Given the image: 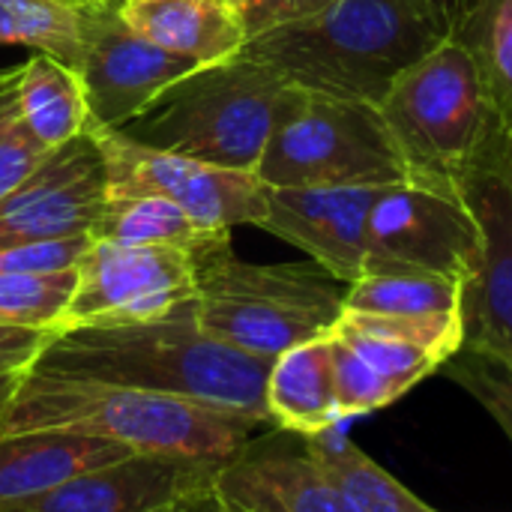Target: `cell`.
<instances>
[{"mask_svg":"<svg viewBox=\"0 0 512 512\" xmlns=\"http://www.w3.org/2000/svg\"><path fill=\"white\" fill-rule=\"evenodd\" d=\"M270 366L207 336L189 300L153 321L54 330L30 372L177 396L273 426L264 396Z\"/></svg>","mask_w":512,"mask_h":512,"instance_id":"1","label":"cell"},{"mask_svg":"<svg viewBox=\"0 0 512 512\" xmlns=\"http://www.w3.org/2000/svg\"><path fill=\"white\" fill-rule=\"evenodd\" d=\"M267 429L273 426L177 396L39 372H24L15 396L0 411V435L75 432L144 456L204 462L234 459Z\"/></svg>","mask_w":512,"mask_h":512,"instance_id":"2","label":"cell"},{"mask_svg":"<svg viewBox=\"0 0 512 512\" xmlns=\"http://www.w3.org/2000/svg\"><path fill=\"white\" fill-rule=\"evenodd\" d=\"M441 39L414 0H339L318 18L249 36L240 54L288 84L378 105L396 75Z\"/></svg>","mask_w":512,"mask_h":512,"instance_id":"3","label":"cell"},{"mask_svg":"<svg viewBox=\"0 0 512 512\" xmlns=\"http://www.w3.org/2000/svg\"><path fill=\"white\" fill-rule=\"evenodd\" d=\"M195 312L207 336L276 360L288 348L330 336L345 315L348 285L315 261L252 264L234 255L231 234L195 252Z\"/></svg>","mask_w":512,"mask_h":512,"instance_id":"4","label":"cell"},{"mask_svg":"<svg viewBox=\"0 0 512 512\" xmlns=\"http://www.w3.org/2000/svg\"><path fill=\"white\" fill-rule=\"evenodd\" d=\"M411 183L462 192L468 174L504 129L474 51L441 39L405 66L378 102Z\"/></svg>","mask_w":512,"mask_h":512,"instance_id":"5","label":"cell"},{"mask_svg":"<svg viewBox=\"0 0 512 512\" xmlns=\"http://www.w3.org/2000/svg\"><path fill=\"white\" fill-rule=\"evenodd\" d=\"M288 81L246 54L198 66L123 132L198 162L258 171Z\"/></svg>","mask_w":512,"mask_h":512,"instance_id":"6","label":"cell"},{"mask_svg":"<svg viewBox=\"0 0 512 512\" xmlns=\"http://www.w3.org/2000/svg\"><path fill=\"white\" fill-rule=\"evenodd\" d=\"M258 177L273 189L390 186L408 168L375 102L288 84Z\"/></svg>","mask_w":512,"mask_h":512,"instance_id":"7","label":"cell"},{"mask_svg":"<svg viewBox=\"0 0 512 512\" xmlns=\"http://www.w3.org/2000/svg\"><path fill=\"white\" fill-rule=\"evenodd\" d=\"M90 135L105 159L108 195L168 198L207 231H231L237 225L261 228L270 186L258 171L210 165L171 150H156L123 129L90 126Z\"/></svg>","mask_w":512,"mask_h":512,"instance_id":"8","label":"cell"},{"mask_svg":"<svg viewBox=\"0 0 512 512\" xmlns=\"http://www.w3.org/2000/svg\"><path fill=\"white\" fill-rule=\"evenodd\" d=\"M480 258L483 231L462 192L402 180L378 195L369 213L363 273L423 270L468 285Z\"/></svg>","mask_w":512,"mask_h":512,"instance_id":"9","label":"cell"},{"mask_svg":"<svg viewBox=\"0 0 512 512\" xmlns=\"http://www.w3.org/2000/svg\"><path fill=\"white\" fill-rule=\"evenodd\" d=\"M198 249L126 246L93 240L78 261V282L57 330L153 321L195 300Z\"/></svg>","mask_w":512,"mask_h":512,"instance_id":"10","label":"cell"},{"mask_svg":"<svg viewBox=\"0 0 512 512\" xmlns=\"http://www.w3.org/2000/svg\"><path fill=\"white\" fill-rule=\"evenodd\" d=\"M462 195L483 231V258L462 300V348L512 366V132L495 135Z\"/></svg>","mask_w":512,"mask_h":512,"instance_id":"11","label":"cell"},{"mask_svg":"<svg viewBox=\"0 0 512 512\" xmlns=\"http://www.w3.org/2000/svg\"><path fill=\"white\" fill-rule=\"evenodd\" d=\"M105 198V159L87 129L0 198V249L90 234Z\"/></svg>","mask_w":512,"mask_h":512,"instance_id":"12","label":"cell"},{"mask_svg":"<svg viewBox=\"0 0 512 512\" xmlns=\"http://www.w3.org/2000/svg\"><path fill=\"white\" fill-rule=\"evenodd\" d=\"M195 69V60L171 54L138 36L117 15V3L102 6L78 69L90 108V126L126 129L168 87Z\"/></svg>","mask_w":512,"mask_h":512,"instance_id":"13","label":"cell"},{"mask_svg":"<svg viewBox=\"0 0 512 512\" xmlns=\"http://www.w3.org/2000/svg\"><path fill=\"white\" fill-rule=\"evenodd\" d=\"M225 462L144 456L78 474L51 492L0 504V512H174L186 498L216 486Z\"/></svg>","mask_w":512,"mask_h":512,"instance_id":"14","label":"cell"},{"mask_svg":"<svg viewBox=\"0 0 512 512\" xmlns=\"http://www.w3.org/2000/svg\"><path fill=\"white\" fill-rule=\"evenodd\" d=\"M384 189L387 186H270L261 228L297 246L309 261L351 285L363 276L369 213Z\"/></svg>","mask_w":512,"mask_h":512,"instance_id":"15","label":"cell"},{"mask_svg":"<svg viewBox=\"0 0 512 512\" xmlns=\"http://www.w3.org/2000/svg\"><path fill=\"white\" fill-rule=\"evenodd\" d=\"M216 492L240 512H351L309 441L285 429L255 435L216 474Z\"/></svg>","mask_w":512,"mask_h":512,"instance_id":"16","label":"cell"},{"mask_svg":"<svg viewBox=\"0 0 512 512\" xmlns=\"http://www.w3.org/2000/svg\"><path fill=\"white\" fill-rule=\"evenodd\" d=\"M117 15L147 42L198 66L243 51L249 33L228 0H117Z\"/></svg>","mask_w":512,"mask_h":512,"instance_id":"17","label":"cell"},{"mask_svg":"<svg viewBox=\"0 0 512 512\" xmlns=\"http://www.w3.org/2000/svg\"><path fill=\"white\" fill-rule=\"evenodd\" d=\"M135 456L132 450L75 432L0 435V504L27 501L60 483Z\"/></svg>","mask_w":512,"mask_h":512,"instance_id":"18","label":"cell"},{"mask_svg":"<svg viewBox=\"0 0 512 512\" xmlns=\"http://www.w3.org/2000/svg\"><path fill=\"white\" fill-rule=\"evenodd\" d=\"M264 396L273 429L312 438L345 423L336 405L330 336L279 354L270 366Z\"/></svg>","mask_w":512,"mask_h":512,"instance_id":"19","label":"cell"},{"mask_svg":"<svg viewBox=\"0 0 512 512\" xmlns=\"http://www.w3.org/2000/svg\"><path fill=\"white\" fill-rule=\"evenodd\" d=\"M117 0H0V45H24L72 66L84 63L102 6Z\"/></svg>","mask_w":512,"mask_h":512,"instance_id":"20","label":"cell"},{"mask_svg":"<svg viewBox=\"0 0 512 512\" xmlns=\"http://www.w3.org/2000/svg\"><path fill=\"white\" fill-rule=\"evenodd\" d=\"M18 105L30 132L57 150L90 129L81 75L57 57L33 54L18 72Z\"/></svg>","mask_w":512,"mask_h":512,"instance_id":"21","label":"cell"},{"mask_svg":"<svg viewBox=\"0 0 512 512\" xmlns=\"http://www.w3.org/2000/svg\"><path fill=\"white\" fill-rule=\"evenodd\" d=\"M306 441L351 512H438L366 456L345 435V423Z\"/></svg>","mask_w":512,"mask_h":512,"instance_id":"22","label":"cell"},{"mask_svg":"<svg viewBox=\"0 0 512 512\" xmlns=\"http://www.w3.org/2000/svg\"><path fill=\"white\" fill-rule=\"evenodd\" d=\"M465 282L423 270H372L345 291V312L387 318L462 315Z\"/></svg>","mask_w":512,"mask_h":512,"instance_id":"23","label":"cell"},{"mask_svg":"<svg viewBox=\"0 0 512 512\" xmlns=\"http://www.w3.org/2000/svg\"><path fill=\"white\" fill-rule=\"evenodd\" d=\"M231 231L201 228L183 207L156 195H108L93 228L90 240L126 243V246H186L201 249Z\"/></svg>","mask_w":512,"mask_h":512,"instance_id":"24","label":"cell"},{"mask_svg":"<svg viewBox=\"0 0 512 512\" xmlns=\"http://www.w3.org/2000/svg\"><path fill=\"white\" fill-rule=\"evenodd\" d=\"M333 336L342 339L390 387L396 399H402L411 387H417L420 381H426L444 366V360L435 351L414 345L408 339L390 336L384 330H375L351 315L339 318V324L333 327Z\"/></svg>","mask_w":512,"mask_h":512,"instance_id":"25","label":"cell"},{"mask_svg":"<svg viewBox=\"0 0 512 512\" xmlns=\"http://www.w3.org/2000/svg\"><path fill=\"white\" fill-rule=\"evenodd\" d=\"M456 39L474 51L498 120L512 132V0H480Z\"/></svg>","mask_w":512,"mask_h":512,"instance_id":"26","label":"cell"},{"mask_svg":"<svg viewBox=\"0 0 512 512\" xmlns=\"http://www.w3.org/2000/svg\"><path fill=\"white\" fill-rule=\"evenodd\" d=\"M75 282L78 267L60 273H0V324L54 333L66 315Z\"/></svg>","mask_w":512,"mask_h":512,"instance_id":"27","label":"cell"},{"mask_svg":"<svg viewBox=\"0 0 512 512\" xmlns=\"http://www.w3.org/2000/svg\"><path fill=\"white\" fill-rule=\"evenodd\" d=\"M18 72L21 66L0 69V198L9 195L51 156V150L30 132L21 114Z\"/></svg>","mask_w":512,"mask_h":512,"instance_id":"28","label":"cell"},{"mask_svg":"<svg viewBox=\"0 0 512 512\" xmlns=\"http://www.w3.org/2000/svg\"><path fill=\"white\" fill-rule=\"evenodd\" d=\"M444 375L456 381L468 396H474L486 414L504 429L512 444V366L501 363L489 354L462 348L456 357H450L444 366Z\"/></svg>","mask_w":512,"mask_h":512,"instance_id":"29","label":"cell"},{"mask_svg":"<svg viewBox=\"0 0 512 512\" xmlns=\"http://www.w3.org/2000/svg\"><path fill=\"white\" fill-rule=\"evenodd\" d=\"M330 351H333V387H336V405L342 420H354L372 411H381L393 402H399L390 387L342 342L330 333Z\"/></svg>","mask_w":512,"mask_h":512,"instance_id":"30","label":"cell"},{"mask_svg":"<svg viewBox=\"0 0 512 512\" xmlns=\"http://www.w3.org/2000/svg\"><path fill=\"white\" fill-rule=\"evenodd\" d=\"M90 234L63 237V240H39L18 243L0 249V273H60L75 270L84 252L90 249Z\"/></svg>","mask_w":512,"mask_h":512,"instance_id":"31","label":"cell"},{"mask_svg":"<svg viewBox=\"0 0 512 512\" xmlns=\"http://www.w3.org/2000/svg\"><path fill=\"white\" fill-rule=\"evenodd\" d=\"M339 0H246V6L240 9L246 33L258 36L276 27H288V24H300L309 18L324 15L327 9H333Z\"/></svg>","mask_w":512,"mask_h":512,"instance_id":"32","label":"cell"},{"mask_svg":"<svg viewBox=\"0 0 512 512\" xmlns=\"http://www.w3.org/2000/svg\"><path fill=\"white\" fill-rule=\"evenodd\" d=\"M48 336V330L0 324V372H30Z\"/></svg>","mask_w":512,"mask_h":512,"instance_id":"33","label":"cell"},{"mask_svg":"<svg viewBox=\"0 0 512 512\" xmlns=\"http://www.w3.org/2000/svg\"><path fill=\"white\" fill-rule=\"evenodd\" d=\"M414 3L444 36H459L480 0H414Z\"/></svg>","mask_w":512,"mask_h":512,"instance_id":"34","label":"cell"},{"mask_svg":"<svg viewBox=\"0 0 512 512\" xmlns=\"http://www.w3.org/2000/svg\"><path fill=\"white\" fill-rule=\"evenodd\" d=\"M174 512H228V504L222 501L216 486H210V489H201L192 498H186Z\"/></svg>","mask_w":512,"mask_h":512,"instance_id":"35","label":"cell"},{"mask_svg":"<svg viewBox=\"0 0 512 512\" xmlns=\"http://www.w3.org/2000/svg\"><path fill=\"white\" fill-rule=\"evenodd\" d=\"M21 375L24 372H0V411L9 405V399L15 396L18 384H21Z\"/></svg>","mask_w":512,"mask_h":512,"instance_id":"36","label":"cell"},{"mask_svg":"<svg viewBox=\"0 0 512 512\" xmlns=\"http://www.w3.org/2000/svg\"><path fill=\"white\" fill-rule=\"evenodd\" d=\"M228 3H231V6H237V9H243V6H246V0H228Z\"/></svg>","mask_w":512,"mask_h":512,"instance_id":"37","label":"cell"},{"mask_svg":"<svg viewBox=\"0 0 512 512\" xmlns=\"http://www.w3.org/2000/svg\"><path fill=\"white\" fill-rule=\"evenodd\" d=\"M228 512H240V510H231V507H228Z\"/></svg>","mask_w":512,"mask_h":512,"instance_id":"38","label":"cell"}]
</instances>
